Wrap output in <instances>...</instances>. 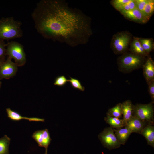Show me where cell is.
<instances>
[{
  "instance_id": "6da1fadb",
  "label": "cell",
  "mask_w": 154,
  "mask_h": 154,
  "mask_svg": "<svg viewBox=\"0 0 154 154\" xmlns=\"http://www.w3.org/2000/svg\"><path fill=\"white\" fill-rule=\"evenodd\" d=\"M31 16L44 38L72 47L86 44L92 33L90 18L63 0L40 1Z\"/></svg>"
},
{
  "instance_id": "7a4b0ae2",
  "label": "cell",
  "mask_w": 154,
  "mask_h": 154,
  "mask_svg": "<svg viewBox=\"0 0 154 154\" xmlns=\"http://www.w3.org/2000/svg\"><path fill=\"white\" fill-rule=\"evenodd\" d=\"M22 23L13 17L0 19V39L8 40L20 38L23 36Z\"/></svg>"
},
{
  "instance_id": "3957f363",
  "label": "cell",
  "mask_w": 154,
  "mask_h": 154,
  "mask_svg": "<svg viewBox=\"0 0 154 154\" xmlns=\"http://www.w3.org/2000/svg\"><path fill=\"white\" fill-rule=\"evenodd\" d=\"M6 55L13 59L17 66H21L26 62V58L23 46L15 41H11L7 44Z\"/></svg>"
},
{
  "instance_id": "277c9868",
  "label": "cell",
  "mask_w": 154,
  "mask_h": 154,
  "mask_svg": "<svg viewBox=\"0 0 154 154\" xmlns=\"http://www.w3.org/2000/svg\"><path fill=\"white\" fill-rule=\"evenodd\" d=\"M131 39V35L128 32L122 31L116 33L112 39V49L116 54L124 53L128 49Z\"/></svg>"
},
{
  "instance_id": "5b68a950",
  "label": "cell",
  "mask_w": 154,
  "mask_h": 154,
  "mask_svg": "<svg viewBox=\"0 0 154 154\" xmlns=\"http://www.w3.org/2000/svg\"><path fill=\"white\" fill-rule=\"evenodd\" d=\"M144 57L133 53L126 54L119 58V65L123 70L127 71L132 70L142 65Z\"/></svg>"
},
{
  "instance_id": "8992f818",
  "label": "cell",
  "mask_w": 154,
  "mask_h": 154,
  "mask_svg": "<svg viewBox=\"0 0 154 154\" xmlns=\"http://www.w3.org/2000/svg\"><path fill=\"white\" fill-rule=\"evenodd\" d=\"M98 138L103 146L110 150L118 148L121 145L111 127L104 128L98 135Z\"/></svg>"
},
{
  "instance_id": "52a82bcc",
  "label": "cell",
  "mask_w": 154,
  "mask_h": 154,
  "mask_svg": "<svg viewBox=\"0 0 154 154\" xmlns=\"http://www.w3.org/2000/svg\"><path fill=\"white\" fill-rule=\"evenodd\" d=\"M133 114V116L145 123L151 122L154 116L153 104L152 103L137 104L134 106Z\"/></svg>"
},
{
  "instance_id": "ba28073f",
  "label": "cell",
  "mask_w": 154,
  "mask_h": 154,
  "mask_svg": "<svg viewBox=\"0 0 154 154\" xmlns=\"http://www.w3.org/2000/svg\"><path fill=\"white\" fill-rule=\"evenodd\" d=\"M17 66L8 57L0 68V79H8L15 76L17 70Z\"/></svg>"
},
{
  "instance_id": "9c48e42d",
  "label": "cell",
  "mask_w": 154,
  "mask_h": 154,
  "mask_svg": "<svg viewBox=\"0 0 154 154\" xmlns=\"http://www.w3.org/2000/svg\"><path fill=\"white\" fill-rule=\"evenodd\" d=\"M32 137L39 146L44 147L47 150L51 141L50 133L47 129L36 131L33 133Z\"/></svg>"
},
{
  "instance_id": "30bf717a",
  "label": "cell",
  "mask_w": 154,
  "mask_h": 154,
  "mask_svg": "<svg viewBox=\"0 0 154 154\" xmlns=\"http://www.w3.org/2000/svg\"><path fill=\"white\" fill-rule=\"evenodd\" d=\"M119 12L128 19L140 23H145L149 19L137 8L128 11L121 10Z\"/></svg>"
},
{
  "instance_id": "8fae6325",
  "label": "cell",
  "mask_w": 154,
  "mask_h": 154,
  "mask_svg": "<svg viewBox=\"0 0 154 154\" xmlns=\"http://www.w3.org/2000/svg\"><path fill=\"white\" fill-rule=\"evenodd\" d=\"M145 125V123L133 116L131 118L126 122L125 127L128 128L132 133L140 134Z\"/></svg>"
},
{
  "instance_id": "7c38bea8",
  "label": "cell",
  "mask_w": 154,
  "mask_h": 154,
  "mask_svg": "<svg viewBox=\"0 0 154 154\" xmlns=\"http://www.w3.org/2000/svg\"><path fill=\"white\" fill-rule=\"evenodd\" d=\"M7 117L13 121H18L22 119L28 120L29 121L44 122V119L37 117H28L23 116L19 113L16 111L11 110L10 108L6 109Z\"/></svg>"
},
{
  "instance_id": "4fadbf2b",
  "label": "cell",
  "mask_w": 154,
  "mask_h": 154,
  "mask_svg": "<svg viewBox=\"0 0 154 154\" xmlns=\"http://www.w3.org/2000/svg\"><path fill=\"white\" fill-rule=\"evenodd\" d=\"M143 72L145 79L148 83L154 80V63L151 58H148L143 65Z\"/></svg>"
},
{
  "instance_id": "5bb4252c",
  "label": "cell",
  "mask_w": 154,
  "mask_h": 154,
  "mask_svg": "<svg viewBox=\"0 0 154 154\" xmlns=\"http://www.w3.org/2000/svg\"><path fill=\"white\" fill-rule=\"evenodd\" d=\"M140 134L145 138L147 144L154 147V126L150 124L146 125Z\"/></svg>"
},
{
  "instance_id": "9a60e30c",
  "label": "cell",
  "mask_w": 154,
  "mask_h": 154,
  "mask_svg": "<svg viewBox=\"0 0 154 154\" xmlns=\"http://www.w3.org/2000/svg\"><path fill=\"white\" fill-rule=\"evenodd\" d=\"M121 104L123 119L126 123L133 116L134 106L129 100L125 101Z\"/></svg>"
},
{
  "instance_id": "2e32d148",
  "label": "cell",
  "mask_w": 154,
  "mask_h": 154,
  "mask_svg": "<svg viewBox=\"0 0 154 154\" xmlns=\"http://www.w3.org/2000/svg\"><path fill=\"white\" fill-rule=\"evenodd\" d=\"M117 139L121 145H124L129 136L132 133L127 127L118 129H113Z\"/></svg>"
},
{
  "instance_id": "e0dca14e",
  "label": "cell",
  "mask_w": 154,
  "mask_h": 154,
  "mask_svg": "<svg viewBox=\"0 0 154 154\" xmlns=\"http://www.w3.org/2000/svg\"><path fill=\"white\" fill-rule=\"evenodd\" d=\"M130 49L132 53L137 55L144 57L147 55L143 48L138 37H133L130 44Z\"/></svg>"
},
{
  "instance_id": "ac0fdd59",
  "label": "cell",
  "mask_w": 154,
  "mask_h": 154,
  "mask_svg": "<svg viewBox=\"0 0 154 154\" xmlns=\"http://www.w3.org/2000/svg\"><path fill=\"white\" fill-rule=\"evenodd\" d=\"M104 119L106 122L109 124L111 127L115 129L122 128L125 126L126 125V123L123 119L110 117L107 115L104 117Z\"/></svg>"
},
{
  "instance_id": "d6986e66",
  "label": "cell",
  "mask_w": 154,
  "mask_h": 154,
  "mask_svg": "<svg viewBox=\"0 0 154 154\" xmlns=\"http://www.w3.org/2000/svg\"><path fill=\"white\" fill-rule=\"evenodd\" d=\"M10 140V139L6 135L0 138V154H9Z\"/></svg>"
},
{
  "instance_id": "ffe728a7",
  "label": "cell",
  "mask_w": 154,
  "mask_h": 154,
  "mask_svg": "<svg viewBox=\"0 0 154 154\" xmlns=\"http://www.w3.org/2000/svg\"><path fill=\"white\" fill-rule=\"evenodd\" d=\"M139 40L143 48L147 54L153 49L154 44L152 39L139 38Z\"/></svg>"
},
{
  "instance_id": "44dd1931",
  "label": "cell",
  "mask_w": 154,
  "mask_h": 154,
  "mask_svg": "<svg viewBox=\"0 0 154 154\" xmlns=\"http://www.w3.org/2000/svg\"><path fill=\"white\" fill-rule=\"evenodd\" d=\"M121 104V103H119L109 109L107 113V115L120 119L122 115Z\"/></svg>"
},
{
  "instance_id": "7402d4cb",
  "label": "cell",
  "mask_w": 154,
  "mask_h": 154,
  "mask_svg": "<svg viewBox=\"0 0 154 154\" xmlns=\"http://www.w3.org/2000/svg\"><path fill=\"white\" fill-rule=\"evenodd\" d=\"M154 11V1L148 0L144 7L143 13L147 17L149 18L153 15Z\"/></svg>"
},
{
  "instance_id": "603a6c76",
  "label": "cell",
  "mask_w": 154,
  "mask_h": 154,
  "mask_svg": "<svg viewBox=\"0 0 154 154\" xmlns=\"http://www.w3.org/2000/svg\"><path fill=\"white\" fill-rule=\"evenodd\" d=\"M70 77L69 81L71 86L74 88L81 91H84L85 88L81 84L80 81L78 79Z\"/></svg>"
},
{
  "instance_id": "cb8c5ba5",
  "label": "cell",
  "mask_w": 154,
  "mask_h": 154,
  "mask_svg": "<svg viewBox=\"0 0 154 154\" xmlns=\"http://www.w3.org/2000/svg\"><path fill=\"white\" fill-rule=\"evenodd\" d=\"M69 80L67 79L64 75L58 76L55 78L54 84L57 86L62 87L65 86Z\"/></svg>"
},
{
  "instance_id": "d4e9b609",
  "label": "cell",
  "mask_w": 154,
  "mask_h": 154,
  "mask_svg": "<svg viewBox=\"0 0 154 154\" xmlns=\"http://www.w3.org/2000/svg\"><path fill=\"white\" fill-rule=\"evenodd\" d=\"M136 8L135 0H130V1L121 6L118 10H121L128 11Z\"/></svg>"
},
{
  "instance_id": "484cf974",
  "label": "cell",
  "mask_w": 154,
  "mask_h": 154,
  "mask_svg": "<svg viewBox=\"0 0 154 154\" xmlns=\"http://www.w3.org/2000/svg\"><path fill=\"white\" fill-rule=\"evenodd\" d=\"M130 0H113L111 1L112 5L118 10L123 5L128 3Z\"/></svg>"
},
{
  "instance_id": "4316f807",
  "label": "cell",
  "mask_w": 154,
  "mask_h": 154,
  "mask_svg": "<svg viewBox=\"0 0 154 154\" xmlns=\"http://www.w3.org/2000/svg\"><path fill=\"white\" fill-rule=\"evenodd\" d=\"M7 44H6L4 40L0 39V59H5L6 55V49Z\"/></svg>"
},
{
  "instance_id": "83f0119b",
  "label": "cell",
  "mask_w": 154,
  "mask_h": 154,
  "mask_svg": "<svg viewBox=\"0 0 154 154\" xmlns=\"http://www.w3.org/2000/svg\"><path fill=\"white\" fill-rule=\"evenodd\" d=\"M135 1L136 8L143 13L144 7L148 1V0H135Z\"/></svg>"
},
{
  "instance_id": "f1b7e54d",
  "label": "cell",
  "mask_w": 154,
  "mask_h": 154,
  "mask_svg": "<svg viewBox=\"0 0 154 154\" xmlns=\"http://www.w3.org/2000/svg\"><path fill=\"white\" fill-rule=\"evenodd\" d=\"M149 91L150 95L153 100L154 99V80H153L149 83Z\"/></svg>"
},
{
  "instance_id": "f546056e",
  "label": "cell",
  "mask_w": 154,
  "mask_h": 154,
  "mask_svg": "<svg viewBox=\"0 0 154 154\" xmlns=\"http://www.w3.org/2000/svg\"><path fill=\"white\" fill-rule=\"evenodd\" d=\"M5 60V59H0V68L3 62Z\"/></svg>"
},
{
  "instance_id": "4dcf8cb0",
  "label": "cell",
  "mask_w": 154,
  "mask_h": 154,
  "mask_svg": "<svg viewBox=\"0 0 154 154\" xmlns=\"http://www.w3.org/2000/svg\"><path fill=\"white\" fill-rule=\"evenodd\" d=\"M1 82L0 81V88L1 87Z\"/></svg>"
},
{
  "instance_id": "1f68e13d",
  "label": "cell",
  "mask_w": 154,
  "mask_h": 154,
  "mask_svg": "<svg viewBox=\"0 0 154 154\" xmlns=\"http://www.w3.org/2000/svg\"><path fill=\"white\" fill-rule=\"evenodd\" d=\"M45 154H47V150H46V152Z\"/></svg>"
}]
</instances>
